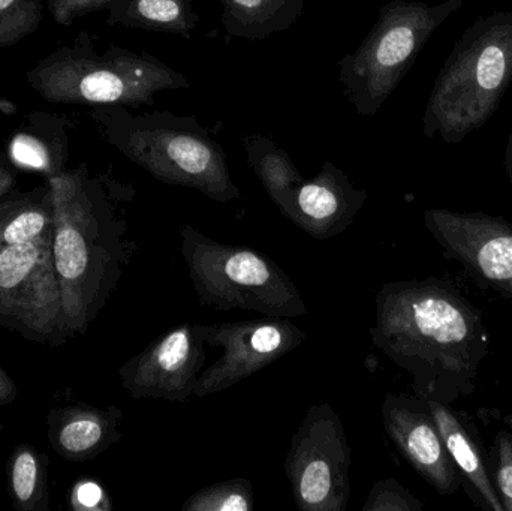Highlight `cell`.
Returning <instances> with one entry per match:
<instances>
[{
  "label": "cell",
  "instance_id": "obj_1",
  "mask_svg": "<svg viewBox=\"0 0 512 511\" xmlns=\"http://www.w3.org/2000/svg\"><path fill=\"white\" fill-rule=\"evenodd\" d=\"M373 345L412 377L423 401L454 405L477 389L490 354L483 314L450 282L391 281L375 297Z\"/></svg>",
  "mask_w": 512,
  "mask_h": 511
},
{
  "label": "cell",
  "instance_id": "obj_2",
  "mask_svg": "<svg viewBox=\"0 0 512 511\" xmlns=\"http://www.w3.org/2000/svg\"><path fill=\"white\" fill-rule=\"evenodd\" d=\"M53 195V260L69 336L84 335L138 251L123 204L131 186L92 177L86 164L47 177Z\"/></svg>",
  "mask_w": 512,
  "mask_h": 511
},
{
  "label": "cell",
  "instance_id": "obj_3",
  "mask_svg": "<svg viewBox=\"0 0 512 511\" xmlns=\"http://www.w3.org/2000/svg\"><path fill=\"white\" fill-rule=\"evenodd\" d=\"M89 114L110 146L159 182L195 189L218 203L239 200L224 147L195 117L132 114L122 105H101Z\"/></svg>",
  "mask_w": 512,
  "mask_h": 511
},
{
  "label": "cell",
  "instance_id": "obj_4",
  "mask_svg": "<svg viewBox=\"0 0 512 511\" xmlns=\"http://www.w3.org/2000/svg\"><path fill=\"white\" fill-rule=\"evenodd\" d=\"M512 84V11L481 15L454 44L427 99L423 134L459 144L499 110Z\"/></svg>",
  "mask_w": 512,
  "mask_h": 511
},
{
  "label": "cell",
  "instance_id": "obj_5",
  "mask_svg": "<svg viewBox=\"0 0 512 511\" xmlns=\"http://www.w3.org/2000/svg\"><path fill=\"white\" fill-rule=\"evenodd\" d=\"M30 87L53 104H155L162 90L188 89V77L158 57L110 45L99 53L92 36L83 32L27 72Z\"/></svg>",
  "mask_w": 512,
  "mask_h": 511
},
{
  "label": "cell",
  "instance_id": "obj_6",
  "mask_svg": "<svg viewBox=\"0 0 512 511\" xmlns=\"http://www.w3.org/2000/svg\"><path fill=\"white\" fill-rule=\"evenodd\" d=\"M465 6V0L430 5L391 0L378 12L360 47L339 60V81L357 114L375 116L417 62L433 33Z\"/></svg>",
  "mask_w": 512,
  "mask_h": 511
},
{
  "label": "cell",
  "instance_id": "obj_7",
  "mask_svg": "<svg viewBox=\"0 0 512 511\" xmlns=\"http://www.w3.org/2000/svg\"><path fill=\"white\" fill-rule=\"evenodd\" d=\"M179 231L183 260L201 305L289 320L307 314L297 285L271 258L248 246L216 242L189 224Z\"/></svg>",
  "mask_w": 512,
  "mask_h": 511
},
{
  "label": "cell",
  "instance_id": "obj_8",
  "mask_svg": "<svg viewBox=\"0 0 512 511\" xmlns=\"http://www.w3.org/2000/svg\"><path fill=\"white\" fill-rule=\"evenodd\" d=\"M0 327L36 344H65L53 240L0 245Z\"/></svg>",
  "mask_w": 512,
  "mask_h": 511
},
{
  "label": "cell",
  "instance_id": "obj_9",
  "mask_svg": "<svg viewBox=\"0 0 512 511\" xmlns=\"http://www.w3.org/2000/svg\"><path fill=\"white\" fill-rule=\"evenodd\" d=\"M352 450L339 414L313 404L291 440L285 473L301 511H345L351 498Z\"/></svg>",
  "mask_w": 512,
  "mask_h": 511
},
{
  "label": "cell",
  "instance_id": "obj_10",
  "mask_svg": "<svg viewBox=\"0 0 512 511\" xmlns=\"http://www.w3.org/2000/svg\"><path fill=\"white\" fill-rule=\"evenodd\" d=\"M195 330L206 347L222 350L221 357L198 377L194 390L197 398L225 392L248 380L306 341V332L289 318L195 324Z\"/></svg>",
  "mask_w": 512,
  "mask_h": 511
},
{
  "label": "cell",
  "instance_id": "obj_11",
  "mask_svg": "<svg viewBox=\"0 0 512 511\" xmlns=\"http://www.w3.org/2000/svg\"><path fill=\"white\" fill-rule=\"evenodd\" d=\"M424 227L445 257L512 302V224L484 212L427 209Z\"/></svg>",
  "mask_w": 512,
  "mask_h": 511
},
{
  "label": "cell",
  "instance_id": "obj_12",
  "mask_svg": "<svg viewBox=\"0 0 512 511\" xmlns=\"http://www.w3.org/2000/svg\"><path fill=\"white\" fill-rule=\"evenodd\" d=\"M206 344L195 324H180L150 342L120 368L122 386L134 399L186 404L206 368Z\"/></svg>",
  "mask_w": 512,
  "mask_h": 511
},
{
  "label": "cell",
  "instance_id": "obj_13",
  "mask_svg": "<svg viewBox=\"0 0 512 511\" xmlns=\"http://www.w3.org/2000/svg\"><path fill=\"white\" fill-rule=\"evenodd\" d=\"M385 432L403 458L439 495L459 492L462 476L445 446L429 404L417 395L387 393L382 402Z\"/></svg>",
  "mask_w": 512,
  "mask_h": 511
},
{
  "label": "cell",
  "instance_id": "obj_14",
  "mask_svg": "<svg viewBox=\"0 0 512 511\" xmlns=\"http://www.w3.org/2000/svg\"><path fill=\"white\" fill-rule=\"evenodd\" d=\"M367 201L342 168L325 161L313 179H304L276 204L295 227L316 240L333 239L351 227Z\"/></svg>",
  "mask_w": 512,
  "mask_h": 511
},
{
  "label": "cell",
  "instance_id": "obj_15",
  "mask_svg": "<svg viewBox=\"0 0 512 511\" xmlns=\"http://www.w3.org/2000/svg\"><path fill=\"white\" fill-rule=\"evenodd\" d=\"M122 417V411L116 407L102 410L78 404L54 408L47 417L48 443L66 461H90L122 438Z\"/></svg>",
  "mask_w": 512,
  "mask_h": 511
},
{
  "label": "cell",
  "instance_id": "obj_16",
  "mask_svg": "<svg viewBox=\"0 0 512 511\" xmlns=\"http://www.w3.org/2000/svg\"><path fill=\"white\" fill-rule=\"evenodd\" d=\"M426 402L471 500L481 509L504 511L489 464L484 458L480 435L474 426L459 411L454 410L453 405Z\"/></svg>",
  "mask_w": 512,
  "mask_h": 511
},
{
  "label": "cell",
  "instance_id": "obj_17",
  "mask_svg": "<svg viewBox=\"0 0 512 511\" xmlns=\"http://www.w3.org/2000/svg\"><path fill=\"white\" fill-rule=\"evenodd\" d=\"M69 137L62 117L35 111L12 134L8 155L12 164L51 177L65 171Z\"/></svg>",
  "mask_w": 512,
  "mask_h": 511
},
{
  "label": "cell",
  "instance_id": "obj_18",
  "mask_svg": "<svg viewBox=\"0 0 512 511\" xmlns=\"http://www.w3.org/2000/svg\"><path fill=\"white\" fill-rule=\"evenodd\" d=\"M222 5L221 21L231 39L264 41L291 29L303 15L306 0H216Z\"/></svg>",
  "mask_w": 512,
  "mask_h": 511
},
{
  "label": "cell",
  "instance_id": "obj_19",
  "mask_svg": "<svg viewBox=\"0 0 512 511\" xmlns=\"http://www.w3.org/2000/svg\"><path fill=\"white\" fill-rule=\"evenodd\" d=\"M110 26L191 38L200 24L192 0H113L107 6Z\"/></svg>",
  "mask_w": 512,
  "mask_h": 511
},
{
  "label": "cell",
  "instance_id": "obj_20",
  "mask_svg": "<svg viewBox=\"0 0 512 511\" xmlns=\"http://www.w3.org/2000/svg\"><path fill=\"white\" fill-rule=\"evenodd\" d=\"M54 207L50 185L0 201V245L53 240Z\"/></svg>",
  "mask_w": 512,
  "mask_h": 511
},
{
  "label": "cell",
  "instance_id": "obj_21",
  "mask_svg": "<svg viewBox=\"0 0 512 511\" xmlns=\"http://www.w3.org/2000/svg\"><path fill=\"white\" fill-rule=\"evenodd\" d=\"M48 459L29 444L12 450L6 464L8 494L15 509L48 511Z\"/></svg>",
  "mask_w": 512,
  "mask_h": 511
},
{
  "label": "cell",
  "instance_id": "obj_22",
  "mask_svg": "<svg viewBox=\"0 0 512 511\" xmlns=\"http://www.w3.org/2000/svg\"><path fill=\"white\" fill-rule=\"evenodd\" d=\"M243 143L249 165L274 204L303 182L304 177L291 156L271 138L261 134L246 135Z\"/></svg>",
  "mask_w": 512,
  "mask_h": 511
},
{
  "label": "cell",
  "instance_id": "obj_23",
  "mask_svg": "<svg viewBox=\"0 0 512 511\" xmlns=\"http://www.w3.org/2000/svg\"><path fill=\"white\" fill-rule=\"evenodd\" d=\"M254 507V485L245 477H237L200 489L183 503L182 510L251 511Z\"/></svg>",
  "mask_w": 512,
  "mask_h": 511
},
{
  "label": "cell",
  "instance_id": "obj_24",
  "mask_svg": "<svg viewBox=\"0 0 512 511\" xmlns=\"http://www.w3.org/2000/svg\"><path fill=\"white\" fill-rule=\"evenodd\" d=\"M42 0H0V48L12 47L38 30Z\"/></svg>",
  "mask_w": 512,
  "mask_h": 511
},
{
  "label": "cell",
  "instance_id": "obj_25",
  "mask_svg": "<svg viewBox=\"0 0 512 511\" xmlns=\"http://www.w3.org/2000/svg\"><path fill=\"white\" fill-rule=\"evenodd\" d=\"M363 511H421L424 504L393 477L379 480L370 489Z\"/></svg>",
  "mask_w": 512,
  "mask_h": 511
},
{
  "label": "cell",
  "instance_id": "obj_26",
  "mask_svg": "<svg viewBox=\"0 0 512 511\" xmlns=\"http://www.w3.org/2000/svg\"><path fill=\"white\" fill-rule=\"evenodd\" d=\"M495 473L493 483L501 498L504 511H512V434L510 431H499L495 440Z\"/></svg>",
  "mask_w": 512,
  "mask_h": 511
},
{
  "label": "cell",
  "instance_id": "obj_27",
  "mask_svg": "<svg viewBox=\"0 0 512 511\" xmlns=\"http://www.w3.org/2000/svg\"><path fill=\"white\" fill-rule=\"evenodd\" d=\"M113 0H48V9L56 23L69 26L78 18L107 8Z\"/></svg>",
  "mask_w": 512,
  "mask_h": 511
},
{
  "label": "cell",
  "instance_id": "obj_28",
  "mask_svg": "<svg viewBox=\"0 0 512 511\" xmlns=\"http://www.w3.org/2000/svg\"><path fill=\"white\" fill-rule=\"evenodd\" d=\"M72 507L75 510H110L111 504L101 486L84 482L72 494Z\"/></svg>",
  "mask_w": 512,
  "mask_h": 511
},
{
  "label": "cell",
  "instance_id": "obj_29",
  "mask_svg": "<svg viewBox=\"0 0 512 511\" xmlns=\"http://www.w3.org/2000/svg\"><path fill=\"white\" fill-rule=\"evenodd\" d=\"M18 389L14 380L0 366V405H11L17 399Z\"/></svg>",
  "mask_w": 512,
  "mask_h": 511
},
{
  "label": "cell",
  "instance_id": "obj_30",
  "mask_svg": "<svg viewBox=\"0 0 512 511\" xmlns=\"http://www.w3.org/2000/svg\"><path fill=\"white\" fill-rule=\"evenodd\" d=\"M15 185H17L15 171L8 165L0 164V201L14 194Z\"/></svg>",
  "mask_w": 512,
  "mask_h": 511
},
{
  "label": "cell",
  "instance_id": "obj_31",
  "mask_svg": "<svg viewBox=\"0 0 512 511\" xmlns=\"http://www.w3.org/2000/svg\"><path fill=\"white\" fill-rule=\"evenodd\" d=\"M505 171H507L508 180L512 188V126L510 135H508L507 150H505Z\"/></svg>",
  "mask_w": 512,
  "mask_h": 511
},
{
  "label": "cell",
  "instance_id": "obj_32",
  "mask_svg": "<svg viewBox=\"0 0 512 511\" xmlns=\"http://www.w3.org/2000/svg\"><path fill=\"white\" fill-rule=\"evenodd\" d=\"M17 111V107L12 102L6 101V99H0V113L6 114V116H11Z\"/></svg>",
  "mask_w": 512,
  "mask_h": 511
},
{
  "label": "cell",
  "instance_id": "obj_33",
  "mask_svg": "<svg viewBox=\"0 0 512 511\" xmlns=\"http://www.w3.org/2000/svg\"><path fill=\"white\" fill-rule=\"evenodd\" d=\"M502 422H504V425L507 426L508 429H510V432L512 434V410L510 411V413L507 414V416H504Z\"/></svg>",
  "mask_w": 512,
  "mask_h": 511
}]
</instances>
